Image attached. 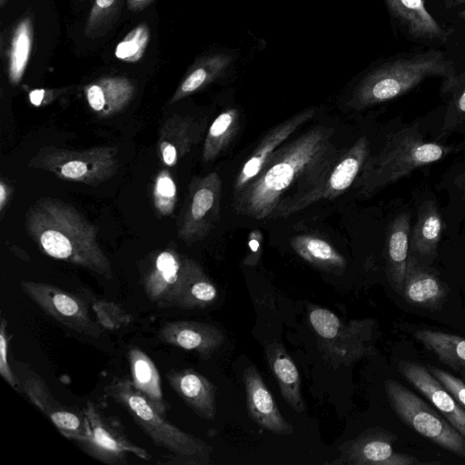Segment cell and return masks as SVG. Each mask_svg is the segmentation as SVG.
<instances>
[{
  "label": "cell",
  "instance_id": "ffe728a7",
  "mask_svg": "<svg viewBox=\"0 0 465 465\" xmlns=\"http://www.w3.org/2000/svg\"><path fill=\"white\" fill-rule=\"evenodd\" d=\"M166 379L181 400L200 418L216 415V386L193 369L171 370Z\"/></svg>",
  "mask_w": 465,
  "mask_h": 465
},
{
  "label": "cell",
  "instance_id": "d4e9b609",
  "mask_svg": "<svg viewBox=\"0 0 465 465\" xmlns=\"http://www.w3.org/2000/svg\"><path fill=\"white\" fill-rule=\"evenodd\" d=\"M393 16L414 39L445 42L448 32L428 12L424 0H386Z\"/></svg>",
  "mask_w": 465,
  "mask_h": 465
},
{
  "label": "cell",
  "instance_id": "c3c4849f",
  "mask_svg": "<svg viewBox=\"0 0 465 465\" xmlns=\"http://www.w3.org/2000/svg\"><path fill=\"white\" fill-rule=\"evenodd\" d=\"M463 378H464V381H465V375L463 376Z\"/></svg>",
  "mask_w": 465,
  "mask_h": 465
},
{
  "label": "cell",
  "instance_id": "b9f144b4",
  "mask_svg": "<svg viewBox=\"0 0 465 465\" xmlns=\"http://www.w3.org/2000/svg\"><path fill=\"white\" fill-rule=\"evenodd\" d=\"M259 232H252V236L250 238L249 246L251 249V252L245 257L243 260V264L248 266H254L260 258L261 255V243L260 240H258Z\"/></svg>",
  "mask_w": 465,
  "mask_h": 465
},
{
  "label": "cell",
  "instance_id": "4fadbf2b",
  "mask_svg": "<svg viewBox=\"0 0 465 465\" xmlns=\"http://www.w3.org/2000/svg\"><path fill=\"white\" fill-rule=\"evenodd\" d=\"M369 155V141L361 136L340 155L319 185L284 207L275 219L288 217L316 202L332 199L345 192L360 175Z\"/></svg>",
  "mask_w": 465,
  "mask_h": 465
},
{
  "label": "cell",
  "instance_id": "7402d4cb",
  "mask_svg": "<svg viewBox=\"0 0 465 465\" xmlns=\"http://www.w3.org/2000/svg\"><path fill=\"white\" fill-rule=\"evenodd\" d=\"M203 127L190 116L174 114L163 124L157 143V149L162 162L174 166L195 143Z\"/></svg>",
  "mask_w": 465,
  "mask_h": 465
},
{
  "label": "cell",
  "instance_id": "e0dca14e",
  "mask_svg": "<svg viewBox=\"0 0 465 465\" xmlns=\"http://www.w3.org/2000/svg\"><path fill=\"white\" fill-rule=\"evenodd\" d=\"M398 370L465 437V410L429 369L417 362L401 361Z\"/></svg>",
  "mask_w": 465,
  "mask_h": 465
},
{
  "label": "cell",
  "instance_id": "7bdbcfd3",
  "mask_svg": "<svg viewBox=\"0 0 465 465\" xmlns=\"http://www.w3.org/2000/svg\"><path fill=\"white\" fill-rule=\"evenodd\" d=\"M154 0H126L127 8L133 12H140L145 9Z\"/></svg>",
  "mask_w": 465,
  "mask_h": 465
},
{
  "label": "cell",
  "instance_id": "8d00e7d4",
  "mask_svg": "<svg viewBox=\"0 0 465 465\" xmlns=\"http://www.w3.org/2000/svg\"><path fill=\"white\" fill-rule=\"evenodd\" d=\"M85 296L94 312L96 322L103 329L116 330L128 324L133 317L120 305L104 299L94 298L93 295Z\"/></svg>",
  "mask_w": 465,
  "mask_h": 465
},
{
  "label": "cell",
  "instance_id": "f546056e",
  "mask_svg": "<svg viewBox=\"0 0 465 465\" xmlns=\"http://www.w3.org/2000/svg\"><path fill=\"white\" fill-rule=\"evenodd\" d=\"M291 245L302 260L322 271L341 274L346 269V259L318 236L298 235L292 240Z\"/></svg>",
  "mask_w": 465,
  "mask_h": 465
},
{
  "label": "cell",
  "instance_id": "484cf974",
  "mask_svg": "<svg viewBox=\"0 0 465 465\" xmlns=\"http://www.w3.org/2000/svg\"><path fill=\"white\" fill-rule=\"evenodd\" d=\"M264 353L284 401L296 412H303L305 404L301 390V378L293 360L278 341L268 343Z\"/></svg>",
  "mask_w": 465,
  "mask_h": 465
},
{
  "label": "cell",
  "instance_id": "5bb4252c",
  "mask_svg": "<svg viewBox=\"0 0 465 465\" xmlns=\"http://www.w3.org/2000/svg\"><path fill=\"white\" fill-rule=\"evenodd\" d=\"M192 261L173 249L161 251L143 278L148 300L160 308L178 307Z\"/></svg>",
  "mask_w": 465,
  "mask_h": 465
},
{
  "label": "cell",
  "instance_id": "83f0119b",
  "mask_svg": "<svg viewBox=\"0 0 465 465\" xmlns=\"http://www.w3.org/2000/svg\"><path fill=\"white\" fill-rule=\"evenodd\" d=\"M410 214L401 213L390 225L387 236L388 277L391 286L401 292L406 273L410 244Z\"/></svg>",
  "mask_w": 465,
  "mask_h": 465
},
{
  "label": "cell",
  "instance_id": "bcb514c9",
  "mask_svg": "<svg viewBox=\"0 0 465 465\" xmlns=\"http://www.w3.org/2000/svg\"><path fill=\"white\" fill-rule=\"evenodd\" d=\"M9 0H0V7L3 8L8 3Z\"/></svg>",
  "mask_w": 465,
  "mask_h": 465
},
{
  "label": "cell",
  "instance_id": "7a4b0ae2",
  "mask_svg": "<svg viewBox=\"0 0 465 465\" xmlns=\"http://www.w3.org/2000/svg\"><path fill=\"white\" fill-rule=\"evenodd\" d=\"M25 221L28 236L46 255L105 279L113 277L111 262L97 241V228L72 204L41 198L28 208Z\"/></svg>",
  "mask_w": 465,
  "mask_h": 465
},
{
  "label": "cell",
  "instance_id": "ee69618b",
  "mask_svg": "<svg viewBox=\"0 0 465 465\" xmlns=\"http://www.w3.org/2000/svg\"><path fill=\"white\" fill-rule=\"evenodd\" d=\"M9 187L1 181L0 183V211L3 212L5 204L7 203L8 196H9Z\"/></svg>",
  "mask_w": 465,
  "mask_h": 465
},
{
  "label": "cell",
  "instance_id": "e575fe53",
  "mask_svg": "<svg viewBox=\"0 0 465 465\" xmlns=\"http://www.w3.org/2000/svg\"><path fill=\"white\" fill-rule=\"evenodd\" d=\"M124 0H94L84 34L88 38L104 36L117 22Z\"/></svg>",
  "mask_w": 465,
  "mask_h": 465
},
{
  "label": "cell",
  "instance_id": "44dd1931",
  "mask_svg": "<svg viewBox=\"0 0 465 465\" xmlns=\"http://www.w3.org/2000/svg\"><path fill=\"white\" fill-rule=\"evenodd\" d=\"M401 293L412 306L438 309L447 296V289L436 274L420 265L410 254Z\"/></svg>",
  "mask_w": 465,
  "mask_h": 465
},
{
  "label": "cell",
  "instance_id": "3957f363",
  "mask_svg": "<svg viewBox=\"0 0 465 465\" xmlns=\"http://www.w3.org/2000/svg\"><path fill=\"white\" fill-rule=\"evenodd\" d=\"M451 148L427 142L416 126H408L391 134L382 149L369 155L354 182L360 195L370 197L395 183L414 169L445 157Z\"/></svg>",
  "mask_w": 465,
  "mask_h": 465
},
{
  "label": "cell",
  "instance_id": "7c38bea8",
  "mask_svg": "<svg viewBox=\"0 0 465 465\" xmlns=\"http://www.w3.org/2000/svg\"><path fill=\"white\" fill-rule=\"evenodd\" d=\"M15 366L23 392L64 437L76 443L90 435L84 411H77L58 401L49 391L45 381L31 368L22 363H16Z\"/></svg>",
  "mask_w": 465,
  "mask_h": 465
},
{
  "label": "cell",
  "instance_id": "d590c367",
  "mask_svg": "<svg viewBox=\"0 0 465 465\" xmlns=\"http://www.w3.org/2000/svg\"><path fill=\"white\" fill-rule=\"evenodd\" d=\"M149 40L150 31L148 25L144 23L140 24L118 43L114 54L121 61L136 63L144 55Z\"/></svg>",
  "mask_w": 465,
  "mask_h": 465
},
{
  "label": "cell",
  "instance_id": "4dcf8cb0",
  "mask_svg": "<svg viewBox=\"0 0 465 465\" xmlns=\"http://www.w3.org/2000/svg\"><path fill=\"white\" fill-rule=\"evenodd\" d=\"M231 60L229 55L217 54L197 61L180 83L168 105L193 94L214 81L225 71Z\"/></svg>",
  "mask_w": 465,
  "mask_h": 465
},
{
  "label": "cell",
  "instance_id": "ac0fdd59",
  "mask_svg": "<svg viewBox=\"0 0 465 465\" xmlns=\"http://www.w3.org/2000/svg\"><path fill=\"white\" fill-rule=\"evenodd\" d=\"M157 336L163 343L194 351L203 359H209L225 340L223 331L213 324L184 320L165 322Z\"/></svg>",
  "mask_w": 465,
  "mask_h": 465
},
{
  "label": "cell",
  "instance_id": "5b68a950",
  "mask_svg": "<svg viewBox=\"0 0 465 465\" xmlns=\"http://www.w3.org/2000/svg\"><path fill=\"white\" fill-rule=\"evenodd\" d=\"M106 394L120 404L134 422L157 446L174 454L187 464H208L213 448L189 434L159 414L133 384L128 376L114 379L105 388Z\"/></svg>",
  "mask_w": 465,
  "mask_h": 465
},
{
  "label": "cell",
  "instance_id": "f6af8a7d",
  "mask_svg": "<svg viewBox=\"0 0 465 465\" xmlns=\"http://www.w3.org/2000/svg\"><path fill=\"white\" fill-rule=\"evenodd\" d=\"M465 0H445V5L447 7H453L464 3Z\"/></svg>",
  "mask_w": 465,
  "mask_h": 465
},
{
  "label": "cell",
  "instance_id": "d6986e66",
  "mask_svg": "<svg viewBox=\"0 0 465 465\" xmlns=\"http://www.w3.org/2000/svg\"><path fill=\"white\" fill-rule=\"evenodd\" d=\"M242 381L249 417L274 434H292V426L282 417L258 370L252 365L247 367L243 371Z\"/></svg>",
  "mask_w": 465,
  "mask_h": 465
},
{
  "label": "cell",
  "instance_id": "603a6c76",
  "mask_svg": "<svg viewBox=\"0 0 465 465\" xmlns=\"http://www.w3.org/2000/svg\"><path fill=\"white\" fill-rule=\"evenodd\" d=\"M33 41L34 23L30 13L25 14L8 30L6 37L2 36V55L9 82L13 85L18 84L25 74Z\"/></svg>",
  "mask_w": 465,
  "mask_h": 465
},
{
  "label": "cell",
  "instance_id": "ab89813d",
  "mask_svg": "<svg viewBox=\"0 0 465 465\" xmlns=\"http://www.w3.org/2000/svg\"><path fill=\"white\" fill-rule=\"evenodd\" d=\"M428 369L465 410V381L441 369L433 366H430Z\"/></svg>",
  "mask_w": 465,
  "mask_h": 465
},
{
  "label": "cell",
  "instance_id": "f35d334b",
  "mask_svg": "<svg viewBox=\"0 0 465 465\" xmlns=\"http://www.w3.org/2000/svg\"><path fill=\"white\" fill-rule=\"evenodd\" d=\"M7 322L2 317L0 325V375L15 390L20 391V381L8 361L9 335Z\"/></svg>",
  "mask_w": 465,
  "mask_h": 465
},
{
  "label": "cell",
  "instance_id": "4316f807",
  "mask_svg": "<svg viewBox=\"0 0 465 465\" xmlns=\"http://www.w3.org/2000/svg\"><path fill=\"white\" fill-rule=\"evenodd\" d=\"M128 361L134 386L159 414L166 418L169 407L163 395L155 364L145 352L136 347L128 350Z\"/></svg>",
  "mask_w": 465,
  "mask_h": 465
},
{
  "label": "cell",
  "instance_id": "60d3db41",
  "mask_svg": "<svg viewBox=\"0 0 465 465\" xmlns=\"http://www.w3.org/2000/svg\"><path fill=\"white\" fill-rule=\"evenodd\" d=\"M63 92H64V89H35L29 93V99L34 105L40 106L42 104H45L51 102L54 98H55L57 95H59V94Z\"/></svg>",
  "mask_w": 465,
  "mask_h": 465
},
{
  "label": "cell",
  "instance_id": "9a60e30c",
  "mask_svg": "<svg viewBox=\"0 0 465 465\" xmlns=\"http://www.w3.org/2000/svg\"><path fill=\"white\" fill-rule=\"evenodd\" d=\"M394 435L381 428H371L339 447L340 457L331 464L345 465H422L415 456L395 451Z\"/></svg>",
  "mask_w": 465,
  "mask_h": 465
},
{
  "label": "cell",
  "instance_id": "f1b7e54d",
  "mask_svg": "<svg viewBox=\"0 0 465 465\" xmlns=\"http://www.w3.org/2000/svg\"><path fill=\"white\" fill-rule=\"evenodd\" d=\"M443 230V222L434 201L422 203L410 238L411 251L424 259H432Z\"/></svg>",
  "mask_w": 465,
  "mask_h": 465
},
{
  "label": "cell",
  "instance_id": "d6a6232c",
  "mask_svg": "<svg viewBox=\"0 0 465 465\" xmlns=\"http://www.w3.org/2000/svg\"><path fill=\"white\" fill-rule=\"evenodd\" d=\"M239 121V111L236 108H229L214 119L203 143L202 156L204 163L217 158L228 146L236 134Z\"/></svg>",
  "mask_w": 465,
  "mask_h": 465
},
{
  "label": "cell",
  "instance_id": "6da1fadb",
  "mask_svg": "<svg viewBox=\"0 0 465 465\" xmlns=\"http://www.w3.org/2000/svg\"><path fill=\"white\" fill-rule=\"evenodd\" d=\"M331 127L316 125L286 142L256 178L237 196L232 206L240 214L275 219L294 200L325 178L340 157Z\"/></svg>",
  "mask_w": 465,
  "mask_h": 465
},
{
  "label": "cell",
  "instance_id": "74e56055",
  "mask_svg": "<svg viewBox=\"0 0 465 465\" xmlns=\"http://www.w3.org/2000/svg\"><path fill=\"white\" fill-rule=\"evenodd\" d=\"M153 205L162 216L171 215L177 201V188L167 170H162L155 177L153 188Z\"/></svg>",
  "mask_w": 465,
  "mask_h": 465
},
{
  "label": "cell",
  "instance_id": "30bf717a",
  "mask_svg": "<svg viewBox=\"0 0 465 465\" xmlns=\"http://www.w3.org/2000/svg\"><path fill=\"white\" fill-rule=\"evenodd\" d=\"M22 291L45 313L76 332L99 337L103 328L92 320L84 297L50 283L23 280Z\"/></svg>",
  "mask_w": 465,
  "mask_h": 465
},
{
  "label": "cell",
  "instance_id": "ba28073f",
  "mask_svg": "<svg viewBox=\"0 0 465 465\" xmlns=\"http://www.w3.org/2000/svg\"><path fill=\"white\" fill-rule=\"evenodd\" d=\"M384 387L391 409L406 425L446 450L465 459V437L440 412L393 380H387Z\"/></svg>",
  "mask_w": 465,
  "mask_h": 465
},
{
  "label": "cell",
  "instance_id": "9c48e42d",
  "mask_svg": "<svg viewBox=\"0 0 465 465\" xmlns=\"http://www.w3.org/2000/svg\"><path fill=\"white\" fill-rule=\"evenodd\" d=\"M90 435L76 444L92 458L109 465L125 464L128 454L150 460V454L133 442L120 420L89 401L83 410Z\"/></svg>",
  "mask_w": 465,
  "mask_h": 465
},
{
  "label": "cell",
  "instance_id": "7dc6e473",
  "mask_svg": "<svg viewBox=\"0 0 465 465\" xmlns=\"http://www.w3.org/2000/svg\"><path fill=\"white\" fill-rule=\"evenodd\" d=\"M459 16L465 19V10H462L461 12H460Z\"/></svg>",
  "mask_w": 465,
  "mask_h": 465
},
{
  "label": "cell",
  "instance_id": "8fae6325",
  "mask_svg": "<svg viewBox=\"0 0 465 465\" xmlns=\"http://www.w3.org/2000/svg\"><path fill=\"white\" fill-rule=\"evenodd\" d=\"M221 195L222 180L216 172L192 181L178 228L182 240L193 243L207 236L220 219Z\"/></svg>",
  "mask_w": 465,
  "mask_h": 465
},
{
  "label": "cell",
  "instance_id": "836d02e7",
  "mask_svg": "<svg viewBox=\"0 0 465 465\" xmlns=\"http://www.w3.org/2000/svg\"><path fill=\"white\" fill-rule=\"evenodd\" d=\"M218 298V291L205 274L201 265L193 260L187 282L179 301L182 309H203L213 305Z\"/></svg>",
  "mask_w": 465,
  "mask_h": 465
},
{
  "label": "cell",
  "instance_id": "277c9868",
  "mask_svg": "<svg viewBox=\"0 0 465 465\" xmlns=\"http://www.w3.org/2000/svg\"><path fill=\"white\" fill-rule=\"evenodd\" d=\"M456 76L453 61L439 50L398 58L370 73L347 104L363 109L394 99L427 78L443 77L451 83Z\"/></svg>",
  "mask_w": 465,
  "mask_h": 465
},
{
  "label": "cell",
  "instance_id": "681fc988",
  "mask_svg": "<svg viewBox=\"0 0 465 465\" xmlns=\"http://www.w3.org/2000/svg\"><path fill=\"white\" fill-rule=\"evenodd\" d=\"M82 1H84V0H82Z\"/></svg>",
  "mask_w": 465,
  "mask_h": 465
},
{
  "label": "cell",
  "instance_id": "cb8c5ba5",
  "mask_svg": "<svg viewBox=\"0 0 465 465\" xmlns=\"http://www.w3.org/2000/svg\"><path fill=\"white\" fill-rule=\"evenodd\" d=\"M84 93L97 115L109 117L127 106L134 97V85L124 76H104L86 84Z\"/></svg>",
  "mask_w": 465,
  "mask_h": 465
},
{
  "label": "cell",
  "instance_id": "1f68e13d",
  "mask_svg": "<svg viewBox=\"0 0 465 465\" xmlns=\"http://www.w3.org/2000/svg\"><path fill=\"white\" fill-rule=\"evenodd\" d=\"M414 337L444 364L465 371V339L447 332L417 330Z\"/></svg>",
  "mask_w": 465,
  "mask_h": 465
},
{
  "label": "cell",
  "instance_id": "2e32d148",
  "mask_svg": "<svg viewBox=\"0 0 465 465\" xmlns=\"http://www.w3.org/2000/svg\"><path fill=\"white\" fill-rule=\"evenodd\" d=\"M314 114V108L306 109L277 124L266 134L235 176L233 197L240 194L256 178L278 149Z\"/></svg>",
  "mask_w": 465,
  "mask_h": 465
},
{
  "label": "cell",
  "instance_id": "52a82bcc",
  "mask_svg": "<svg viewBox=\"0 0 465 465\" xmlns=\"http://www.w3.org/2000/svg\"><path fill=\"white\" fill-rule=\"evenodd\" d=\"M28 165L52 173L57 178L97 186L111 179L120 166L115 146H95L82 151L42 147Z\"/></svg>",
  "mask_w": 465,
  "mask_h": 465
},
{
  "label": "cell",
  "instance_id": "8992f818",
  "mask_svg": "<svg viewBox=\"0 0 465 465\" xmlns=\"http://www.w3.org/2000/svg\"><path fill=\"white\" fill-rule=\"evenodd\" d=\"M307 314L317 348L334 369L350 366L374 352V319L346 322L333 312L315 304L308 306Z\"/></svg>",
  "mask_w": 465,
  "mask_h": 465
}]
</instances>
